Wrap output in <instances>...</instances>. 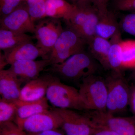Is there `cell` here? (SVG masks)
<instances>
[{"label": "cell", "instance_id": "2", "mask_svg": "<svg viewBox=\"0 0 135 135\" xmlns=\"http://www.w3.org/2000/svg\"><path fill=\"white\" fill-rule=\"evenodd\" d=\"M46 97L56 108L87 110L79 90L64 84L55 77L51 81Z\"/></svg>", "mask_w": 135, "mask_h": 135}, {"label": "cell", "instance_id": "13", "mask_svg": "<svg viewBox=\"0 0 135 135\" xmlns=\"http://www.w3.org/2000/svg\"><path fill=\"white\" fill-rule=\"evenodd\" d=\"M22 83L9 69L0 70L1 98L11 101L19 99Z\"/></svg>", "mask_w": 135, "mask_h": 135}, {"label": "cell", "instance_id": "25", "mask_svg": "<svg viewBox=\"0 0 135 135\" xmlns=\"http://www.w3.org/2000/svg\"><path fill=\"white\" fill-rule=\"evenodd\" d=\"M120 26L124 32L135 36V11L123 17L121 21Z\"/></svg>", "mask_w": 135, "mask_h": 135}, {"label": "cell", "instance_id": "10", "mask_svg": "<svg viewBox=\"0 0 135 135\" xmlns=\"http://www.w3.org/2000/svg\"><path fill=\"white\" fill-rule=\"evenodd\" d=\"M1 28L26 33H34L35 25L32 21L26 4L18 6L9 14L1 17Z\"/></svg>", "mask_w": 135, "mask_h": 135}, {"label": "cell", "instance_id": "35", "mask_svg": "<svg viewBox=\"0 0 135 135\" xmlns=\"http://www.w3.org/2000/svg\"><path fill=\"white\" fill-rule=\"evenodd\" d=\"M25 1V0H23L24 1Z\"/></svg>", "mask_w": 135, "mask_h": 135}, {"label": "cell", "instance_id": "33", "mask_svg": "<svg viewBox=\"0 0 135 135\" xmlns=\"http://www.w3.org/2000/svg\"><path fill=\"white\" fill-rule=\"evenodd\" d=\"M27 135H64L58 129L47 131L35 134H27Z\"/></svg>", "mask_w": 135, "mask_h": 135}, {"label": "cell", "instance_id": "27", "mask_svg": "<svg viewBox=\"0 0 135 135\" xmlns=\"http://www.w3.org/2000/svg\"><path fill=\"white\" fill-rule=\"evenodd\" d=\"M23 0H0V12L2 17L7 16L21 5Z\"/></svg>", "mask_w": 135, "mask_h": 135}, {"label": "cell", "instance_id": "30", "mask_svg": "<svg viewBox=\"0 0 135 135\" xmlns=\"http://www.w3.org/2000/svg\"><path fill=\"white\" fill-rule=\"evenodd\" d=\"M129 106L131 110L135 116V83L130 86V96H129Z\"/></svg>", "mask_w": 135, "mask_h": 135}, {"label": "cell", "instance_id": "1", "mask_svg": "<svg viewBox=\"0 0 135 135\" xmlns=\"http://www.w3.org/2000/svg\"><path fill=\"white\" fill-rule=\"evenodd\" d=\"M93 58L84 51L72 56L62 63L51 65L50 70L64 79L81 81L84 78L95 74L97 70Z\"/></svg>", "mask_w": 135, "mask_h": 135}, {"label": "cell", "instance_id": "20", "mask_svg": "<svg viewBox=\"0 0 135 135\" xmlns=\"http://www.w3.org/2000/svg\"><path fill=\"white\" fill-rule=\"evenodd\" d=\"M33 37L22 33L0 28V49H9L26 42L31 41Z\"/></svg>", "mask_w": 135, "mask_h": 135}, {"label": "cell", "instance_id": "11", "mask_svg": "<svg viewBox=\"0 0 135 135\" xmlns=\"http://www.w3.org/2000/svg\"><path fill=\"white\" fill-rule=\"evenodd\" d=\"M50 65L49 59L38 60H19L10 65L9 69L22 83H26L39 77L40 73Z\"/></svg>", "mask_w": 135, "mask_h": 135}, {"label": "cell", "instance_id": "3", "mask_svg": "<svg viewBox=\"0 0 135 135\" xmlns=\"http://www.w3.org/2000/svg\"><path fill=\"white\" fill-rule=\"evenodd\" d=\"M113 72L105 79L107 89L106 111L115 115L127 110L129 103L130 86L122 73Z\"/></svg>", "mask_w": 135, "mask_h": 135}, {"label": "cell", "instance_id": "9", "mask_svg": "<svg viewBox=\"0 0 135 135\" xmlns=\"http://www.w3.org/2000/svg\"><path fill=\"white\" fill-rule=\"evenodd\" d=\"M54 110L61 118V128L66 135H92L97 128L84 114L71 109Z\"/></svg>", "mask_w": 135, "mask_h": 135}, {"label": "cell", "instance_id": "31", "mask_svg": "<svg viewBox=\"0 0 135 135\" xmlns=\"http://www.w3.org/2000/svg\"><path fill=\"white\" fill-rule=\"evenodd\" d=\"M72 4L77 7H84L94 5L93 0H71Z\"/></svg>", "mask_w": 135, "mask_h": 135}, {"label": "cell", "instance_id": "4", "mask_svg": "<svg viewBox=\"0 0 135 135\" xmlns=\"http://www.w3.org/2000/svg\"><path fill=\"white\" fill-rule=\"evenodd\" d=\"M79 92L87 110L106 111L107 89L105 79L95 74L84 78Z\"/></svg>", "mask_w": 135, "mask_h": 135}, {"label": "cell", "instance_id": "29", "mask_svg": "<svg viewBox=\"0 0 135 135\" xmlns=\"http://www.w3.org/2000/svg\"><path fill=\"white\" fill-rule=\"evenodd\" d=\"M94 6L95 7L99 16L104 15L109 11L108 9L109 0H93Z\"/></svg>", "mask_w": 135, "mask_h": 135}, {"label": "cell", "instance_id": "18", "mask_svg": "<svg viewBox=\"0 0 135 135\" xmlns=\"http://www.w3.org/2000/svg\"><path fill=\"white\" fill-rule=\"evenodd\" d=\"M121 35L119 30L110 38L111 46L108 56L109 69L113 72L121 73L122 67V51Z\"/></svg>", "mask_w": 135, "mask_h": 135}, {"label": "cell", "instance_id": "14", "mask_svg": "<svg viewBox=\"0 0 135 135\" xmlns=\"http://www.w3.org/2000/svg\"><path fill=\"white\" fill-rule=\"evenodd\" d=\"M53 77L51 75L39 77L26 83L22 88L19 99L25 101H35L46 97L49 84Z\"/></svg>", "mask_w": 135, "mask_h": 135}, {"label": "cell", "instance_id": "26", "mask_svg": "<svg viewBox=\"0 0 135 135\" xmlns=\"http://www.w3.org/2000/svg\"><path fill=\"white\" fill-rule=\"evenodd\" d=\"M0 135H27L14 122L0 125Z\"/></svg>", "mask_w": 135, "mask_h": 135}, {"label": "cell", "instance_id": "22", "mask_svg": "<svg viewBox=\"0 0 135 135\" xmlns=\"http://www.w3.org/2000/svg\"><path fill=\"white\" fill-rule=\"evenodd\" d=\"M122 67L123 68L135 69V40H122Z\"/></svg>", "mask_w": 135, "mask_h": 135}, {"label": "cell", "instance_id": "32", "mask_svg": "<svg viewBox=\"0 0 135 135\" xmlns=\"http://www.w3.org/2000/svg\"><path fill=\"white\" fill-rule=\"evenodd\" d=\"M92 135H119L117 133L113 131L103 128H97L95 132Z\"/></svg>", "mask_w": 135, "mask_h": 135}, {"label": "cell", "instance_id": "8", "mask_svg": "<svg viewBox=\"0 0 135 135\" xmlns=\"http://www.w3.org/2000/svg\"><path fill=\"white\" fill-rule=\"evenodd\" d=\"M14 122L27 134L57 129L62 126L61 118L54 109L49 110L24 119H16Z\"/></svg>", "mask_w": 135, "mask_h": 135}, {"label": "cell", "instance_id": "15", "mask_svg": "<svg viewBox=\"0 0 135 135\" xmlns=\"http://www.w3.org/2000/svg\"><path fill=\"white\" fill-rule=\"evenodd\" d=\"M77 7L65 0H46V17L68 21Z\"/></svg>", "mask_w": 135, "mask_h": 135}, {"label": "cell", "instance_id": "7", "mask_svg": "<svg viewBox=\"0 0 135 135\" xmlns=\"http://www.w3.org/2000/svg\"><path fill=\"white\" fill-rule=\"evenodd\" d=\"M64 30L60 20L52 18H44L35 25L34 38L37 40L36 46L42 51L46 59H48Z\"/></svg>", "mask_w": 135, "mask_h": 135}, {"label": "cell", "instance_id": "6", "mask_svg": "<svg viewBox=\"0 0 135 135\" xmlns=\"http://www.w3.org/2000/svg\"><path fill=\"white\" fill-rule=\"evenodd\" d=\"M85 115L97 128L107 129L119 135H135V116L119 117L107 111L89 110Z\"/></svg>", "mask_w": 135, "mask_h": 135}, {"label": "cell", "instance_id": "19", "mask_svg": "<svg viewBox=\"0 0 135 135\" xmlns=\"http://www.w3.org/2000/svg\"><path fill=\"white\" fill-rule=\"evenodd\" d=\"M119 30V24L113 12L109 11L104 15H99L96 30L97 35L108 40Z\"/></svg>", "mask_w": 135, "mask_h": 135}, {"label": "cell", "instance_id": "34", "mask_svg": "<svg viewBox=\"0 0 135 135\" xmlns=\"http://www.w3.org/2000/svg\"><path fill=\"white\" fill-rule=\"evenodd\" d=\"M134 71H133V74H132V77L133 79H135V69H134Z\"/></svg>", "mask_w": 135, "mask_h": 135}, {"label": "cell", "instance_id": "21", "mask_svg": "<svg viewBox=\"0 0 135 135\" xmlns=\"http://www.w3.org/2000/svg\"><path fill=\"white\" fill-rule=\"evenodd\" d=\"M98 19V11L94 6L82 26L75 32L85 41L87 44H88L96 35V30Z\"/></svg>", "mask_w": 135, "mask_h": 135}, {"label": "cell", "instance_id": "24", "mask_svg": "<svg viewBox=\"0 0 135 135\" xmlns=\"http://www.w3.org/2000/svg\"><path fill=\"white\" fill-rule=\"evenodd\" d=\"M32 21L35 23L46 17V0H25Z\"/></svg>", "mask_w": 135, "mask_h": 135}, {"label": "cell", "instance_id": "5", "mask_svg": "<svg viewBox=\"0 0 135 135\" xmlns=\"http://www.w3.org/2000/svg\"><path fill=\"white\" fill-rule=\"evenodd\" d=\"M86 42L76 32L68 28L64 30L49 55L50 64L64 62L70 57L84 51Z\"/></svg>", "mask_w": 135, "mask_h": 135}, {"label": "cell", "instance_id": "23", "mask_svg": "<svg viewBox=\"0 0 135 135\" xmlns=\"http://www.w3.org/2000/svg\"><path fill=\"white\" fill-rule=\"evenodd\" d=\"M16 101H7L1 98L0 125L15 120L17 111Z\"/></svg>", "mask_w": 135, "mask_h": 135}, {"label": "cell", "instance_id": "12", "mask_svg": "<svg viewBox=\"0 0 135 135\" xmlns=\"http://www.w3.org/2000/svg\"><path fill=\"white\" fill-rule=\"evenodd\" d=\"M3 51V55L7 65H11L19 60H35L39 57L46 59L42 51L32 41L26 42Z\"/></svg>", "mask_w": 135, "mask_h": 135}, {"label": "cell", "instance_id": "16", "mask_svg": "<svg viewBox=\"0 0 135 135\" xmlns=\"http://www.w3.org/2000/svg\"><path fill=\"white\" fill-rule=\"evenodd\" d=\"M16 102L17 111L15 120L26 119L37 114L48 110L49 108V101L46 97L36 101H25L18 99Z\"/></svg>", "mask_w": 135, "mask_h": 135}, {"label": "cell", "instance_id": "17", "mask_svg": "<svg viewBox=\"0 0 135 135\" xmlns=\"http://www.w3.org/2000/svg\"><path fill=\"white\" fill-rule=\"evenodd\" d=\"M88 45L92 57L98 61L104 68L109 69L108 56L111 46L110 41L96 35Z\"/></svg>", "mask_w": 135, "mask_h": 135}, {"label": "cell", "instance_id": "28", "mask_svg": "<svg viewBox=\"0 0 135 135\" xmlns=\"http://www.w3.org/2000/svg\"><path fill=\"white\" fill-rule=\"evenodd\" d=\"M113 3L118 10L135 11V0H113Z\"/></svg>", "mask_w": 135, "mask_h": 135}]
</instances>
